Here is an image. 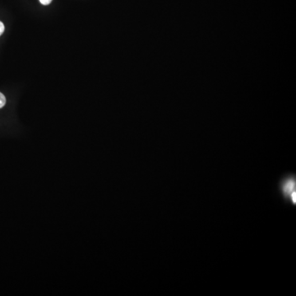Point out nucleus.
<instances>
[{
  "label": "nucleus",
  "instance_id": "f257e3e1",
  "mask_svg": "<svg viewBox=\"0 0 296 296\" xmlns=\"http://www.w3.org/2000/svg\"><path fill=\"white\" fill-rule=\"evenodd\" d=\"M295 187V179H290L289 180H286L285 183H283L282 185V189H283L284 193L285 194H290V196H291L292 200L295 201V192H293V189Z\"/></svg>",
  "mask_w": 296,
  "mask_h": 296
},
{
  "label": "nucleus",
  "instance_id": "f03ea898",
  "mask_svg": "<svg viewBox=\"0 0 296 296\" xmlns=\"http://www.w3.org/2000/svg\"><path fill=\"white\" fill-rule=\"evenodd\" d=\"M6 104V98H5V95L0 92V109L5 106Z\"/></svg>",
  "mask_w": 296,
  "mask_h": 296
},
{
  "label": "nucleus",
  "instance_id": "7ed1b4c3",
  "mask_svg": "<svg viewBox=\"0 0 296 296\" xmlns=\"http://www.w3.org/2000/svg\"><path fill=\"white\" fill-rule=\"evenodd\" d=\"M41 5H49L52 2V0H40Z\"/></svg>",
  "mask_w": 296,
  "mask_h": 296
},
{
  "label": "nucleus",
  "instance_id": "20e7f679",
  "mask_svg": "<svg viewBox=\"0 0 296 296\" xmlns=\"http://www.w3.org/2000/svg\"><path fill=\"white\" fill-rule=\"evenodd\" d=\"M4 32H5V25L2 21H0V36L4 33Z\"/></svg>",
  "mask_w": 296,
  "mask_h": 296
}]
</instances>
